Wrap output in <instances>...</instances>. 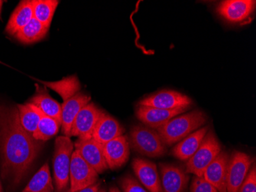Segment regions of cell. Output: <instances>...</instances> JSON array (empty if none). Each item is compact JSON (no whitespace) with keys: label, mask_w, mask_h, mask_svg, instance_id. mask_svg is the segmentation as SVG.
Returning a JSON list of instances; mask_svg holds the SVG:
<instances>
[{"label":"cell","mask_w":256,"mask_h":192,"mask_svg":"<svg viewBox=\"0 0 256 192\" xmlns=\"http://www.w3.org/2000/svg\"><path fill=\"white\" fill-rule=\"evenodd\" d=\"M22 126L17 106L0 105L1 176L10 191L28 174L43 146Z\"/></svg>","instance_id":"6da1fadb"},{"label":"cell","mask_w":256,"mask_h":192,"mask_svg":"<svg viewBox=\"0 0 256 192\" xmlns=\"http://www.w3.org/2000/svg\"><path fill=\"white\" fill-rule=\"evenodd\" d=\"M207 116L202 111L194 110L171 118L156 129L166 146H172L205 125Z\"/></svg>","instance_id":"7a4b0ae2"},{"label":"cell","mask_w":256,"mask_h":192,"mask_svg":"<svg viewBox=\"0 0 256 192\" xmlns=\"http://www.w3.org/2000/svg\"><path fill=\"white\" fill-rule=\"evenodd\" d=\"M74 144L69 137L60 136L56 140L53 168L56 192H70V165Z\"/></svg>","instance_id":"3957f363"},{"label":"cell","mask_w":256,"mask_h":192,"mask_svg":"<svg viewBox=\"0 0 256 192\" xmlns=\"http://www.w3.org/2000/svg\"><path fill=\"white\" fill-rule=\"evenodd\" d=\"M128 141L135 151L149 158L162 157L168 151L156 130L146 125H134Z\"/></svg>","instance_id":"277c9868"},{"label":"cell","mask_w":256,"mask_h":192,"mask_svg":"<svg viewBox=\"0 0 256 192\" xmlns=\"http://www.w3.org/2000/svg\"><path fill=\"white\" fill-rule=\"evenodd\" d=\"M222 151V146L216 135L212 130L208 129L200 145L194 155L186 164V172L202 177L206 168Z\"/></svg>","instance_id":"5b68a950"},{"label":"cell","mask_w":256,"mask_h":192,"mask_svg":"<svg viewBox=\"0 0 256 192\" xmlns=\"http://www.w3.org/2000/svg\"><path fill=\"white\" fill-rule=\"evenodd\" d=\"M104 112L94 102H90L83 107L74 118L69 137H78L80 139L92 138L94 129Z\"/></svg>","instance_id":"8992f818"},{"label":"cell","mask_w":256,"mask_h":192,"mask_svg":"<svg viewBox=\"0 0 256 192\" xmlns=\"http://www.w3.org/2000/svg\"><path fill=\"white\" fill-rule=\"evenodd\" d=\"M98 177L97 171L74 150L72 154L70 165V192L78 191L93 185L98 182Z\"/></svg>","instance_id":"52a82bcc"},{"label":"cell","mask_w":256,"mask_h":192,"mask_svg":"<svg viewBox=\"0 0 256 192\" xmlns=\"http://www.w3.org/2000/svg\"><path fill=\"white\" fill-rule=\"evenodd\" d=\"M252 164L246 153L235 151L230 155L227 172V192H238Z\"/></svg>","instance_id":"ba28073f"},{"label":"cell","mask_w":256,"mask_h":192,"mask_svg":"<svg viewBox=\"0 0 256 192\" xmlns=\"http://www.w3.org/2000/svg\"><path fill=\"white\" fill-rule=\"evenodd\" d=\"M192 99L180 92L174 90H162L142 99L139 105L153 107L156 109H176L190 108Z\"/></svg>","instance_id":"9c48e42d"},{"label":"cell","mask_w":256,"mask_h":192,"mask_svg":"<svg viewBox=\"0 0 256 192\" xmlns=\"http://www.w3.org/2000/svg\"><path fill=\"white\" fill-rule=\"evenodd\" d=\"M74 148L83 159L97 171L98 174H102L108 169L104 154V145L94 138H78L74 142Z\"/></svg>","instance_id":"30bf717a"},{"label":"cell","mask_w":256,"mask_h":192,"mask_svg":"<svg viewBox=\"0 0 256 192\" xmlns=\"http://www.w3.org/2000/svg\"><path fill=\"white\" fill-rule=\"evenodd\" d=\"M256 5L254 0H226L218 4L216 12L226 21L240 23L253 14Z\"/></svg>","instance_id":"8fae6325"},{"label":"cell","mask_w":256,"mask_h":192,"mask_svg":"<svg viewBox=\"0 0 256 192\" xmlns=\"http://www.w3.org/2000/svg\"><path fill=\"white\" fill-rule=\"evenodd\" d=\"M162 192H185L190 177L184 168L168 163H160Z\"/></svg>","instance_id":"7c38bea8"},{"label":"cell","mask_w":256,"mask_h":192,"mask_svg":"<svg viewBox=\"0 0 256 192\" xmlns=\"http://www.w3.org/2000/svg\"><path fill=\"white\" fill-rule=\"evenodd\" d=\"M228 159V153L222 150L208 164L202 175L206 181L215 187L218 192H227Z\"/></svg>","instance_id":"4fadbf2b"},{"label":"cell","mask_w":256,"mask_h":192,"mask_svg":"<svg viewBox=\"0 0 256 192\" xmlns=\"http://www.w3.org/2000/svg\"><path fill=\"white\" fill-rule=\"evenodd\" d=\"M132 168L139 182L150 192H162L158 167L153 161L136 158L132 161Z\"/></svg>","instance_id":"5bb4252c"},{"label":"cell","mask_w":256,"mask_h":192,"mask_svg":"<svg viewBox=\"0 0 256 192\" xmlns=\"http://www.w3.org/2000/svg\"><path fill=\"white\" fill-rule=\"evenodd\" d=\"M189 109H162L139 105L136 110V115L146 126L156 130L171 118L184 113Z\"/></svg>","instance_id":"9a60e30c"},{"label":"cell","mask_w":256,"mask_h":192,"mask_svg":"<svg viewBox=\"0 0 256 192\" xmlns=\"http://www.w3.org/2000/svg\"><path fill=\"white\" fill-rule=\"evenodd\" d=\"M104 154L108 167L112 170L126 164L130 156V145L126 135L118 137L104 145Z\"/></svg>","instance_id":"2e32d148"},{"label":"cell","mask_w":256,"mask_h":192,"mask_svg":"<svg viewBox=\"0 0 256 192\" xmlns=\"http://www.w3.org/2000/svg\"><path fill=\"white\" fill-rule=\"evenodd\" d=\"M90 95L79 92L62 105V131L64 136L69 137L72 125L80 109L90 102ZM70 138V137H69Z\"/></svg>","instance_id":"e0dca14e"},{"label":"cell","mask_w":256,"mask_h":192,"mask_svg":"<svg viewBox=\"0 0 256 192\" xmlns=\"http://www.w3.org/2000/svg\"><path fill=\"white\" fill-rule=\"evenodd\" d=\"M124 131V128L117 119L104 112L99 120L92 138L104 145L108 141L122 136Z\"/></svg>","instance_id":"ac0fdd59"},{"label":"cell","mask_w":256,"mask_h":192,"mask_svg":"<svg viewBox=\"0 0 256 192\" xmlns=\"http://www.w3.org/2000/svg\"><path fill=\"white\" fill-rule=\"evenodd\" d=\"M208 129V126L202 127L186 137L172 148L171 154L181 161L189 160L199 148Z\"/></svg>","instance_id":"d6986e66"},{"label":"cell","mask_w":256,"mask_h":192,"mask_svg":"<svg viewBox=\"0 0 256 192\" xmlns=\"http://www.w3.org/2000/svg\"><path fill=\"white\" fill-rule=\"evenodd\" d=\"M36 86V92L30 99V103L38 108L44 115L51 117L62 124V105L57 101L53 99L46 89Z\"/></svg>","instance_id":"ffe728a7"},{"label":"cell","mask_w":256,"mask_h":192,"mask_svg":"<svg viewBox=\"0 0 256 192\" xmlns=\"http://www.w3.org/2000/svg\"><path fill=\"white\" fill-rule=\"evenodd\" d=\"M33 18L34 16H33L32 0L21 1L12 14L8 24L6 27V32L8 34L15 36Z\"/></svg>","instance_id":"44dd1931"},{"label":"cell","mask_w":256,"mask_h":192,"mask_svg":"<svg viewBox=\"0 0 256 192\" xmlns=\"http://www.w3.org/2000/svg\"><path fill=\"white\" fill-rule=\"evenodd\" d=\"M48 32V29L46 28L36 19L33 18L15 37L22 44H32L43 40Z\"/></svg>","instance_id":"7402d4cb"},{"label":"cell","mask_w":256,"mask_h":192,"mask_svg":"<svg viewBox=\"0 0 256 192\" xmlns=\"http://www.w3.org/2000/svg\"><path fill=\"white\" fill-rule=\"evenodd\" d=\"M42 83L46 87L57 92L64 102L78 93L80 89V82L76 76H68L57 82H43Z\"/></svg>","instance_id":"603a6c76"},{"label":"cell","mask_w":256,"mask_h":192,"mask_svg":"<svg viewBox=\"0 0 256 192\" xmlns=\"http://www.w3.org/2000/svg\"><path fill=\"white\" fill-rule=\"evenodd\" d=\"M54 190L50 167L48 163H46L22 192H54Z\"/></svg>","instance_id":"cb8c5ba5"},{"label":"cell","mask_w":256,"mask_h":192,"mask_svg":"<svg viewBox=\"0 0 256 192\" xmlns=\"http://www.w3.org/2000/svg\"><path fill=\"white\" fill-rule=\"evenodd\" d=\"M17 109L22 126L32 135L38 128L41 111L30 102L17 105Z\"/></svg>","instance_id":"d4e9b609"},{"label":"cell","mask_w":256,"mask_h":192,"mask_svg":"<svg viewBox=\"0 0 256 192\" xmlns=\"http://www.w3.org/2000/svg\"><path fill=\"white\" fill-rule=\"evenodd\" d=\"M58 4V0H32L34 18L50 30Z\"/></svg>","instance_id":"484cf974"},{"label":"cell","mask_w":256,"mask_h":192,"mask_svg":"<svg viewBox=\"0 0 256 192\" xmlns=\"http://www.w3.org/2000/svg\"><path fill=\"white\" fill-rule=\"evenodd\" d=\"M60 126L61 125L56 119L42 112L38 128L33 134V138L37 141H47L57 135Z\"/></svg>","instance_id":"4316f807"},{"label":"cell","mask_w":256,"mask_h":192,"mask_svg":"<svg viewBox=\"0 0 256 192\" xmlns=\"http://www.w3.org/2000/svg\"><path fill=\"white\" fill-rule=\"evenodd\" d=\"M119 183L124 192H148L136 179L130 174L122 177Z\"/></svg>","instance_id":"83f0119b"},{"label":"cell","mask_w":256,"mask_h":192,"mask_svg":"<svg viewBox=\"0 0 256 192\" xmlns=\"http://www.w3.org/2000/svg\"><path fill=\"white\" fill-rule=\"evenodd\" d=\"M190 192H218V190L206 181L204 177L194 175L191 183Z\"/></svg>","instance_id":"f1b7e54d"},{"label":"cell","mask_w":256,"mask_h":192,"mask_svg":"<svg viewBox=\"0 0 256 192\" xmlns=\"http://www.w3.org/2000/svg\"><path fill=\"white\" fill-rule=\"evenodd\" d=\"M238 192H256V164L248 171L245 181H243Z\"/></svg>","instance_id":"f546056e"},{"label":"cell","mask_w":256,"mask_h":192,"mask_svg":"<svg viewBox=\"0 0 256 192\" xmlns=\"http://www.w3.org/2000/svg\"><path fill=\"white\" fill-rule=\"evenodd\" d=\"M100 186V183L98 181L97 183L93 184V185L89 186V187H86V188L82 189V190H79L76 192H99Z\"/></svg>","instance_id":"4dcf8cb0"},{"label":"cell","mask_w":256,"mask_h":192,"mask_svg":"<svg viewBox=\"0 0 256 192\" xmlns=\"http://www.w3.org/2000/svg\"><path fill=\"white\" fill-rule=\"evenodd\" d=\"M109 192H120V190H119L118 187H115V186H112L109 188Z\"/></svg>","instance_id":"1f68e13d"},{"label":"cell","mask_w":256,"mask_h":192,"mask_svg":"<svg viewBox=\"0 0 256 192\" xmlns=\"http://www.w3.org/2000/svg\"><path fill=\"white\" fill-rule=\"evenodd\" d=\"M2 1H0V15H1V10H2Z\"/></svg>","instance_id":"d6a6232c"},{"label":"cell","mask_w":256,"mask_h":192,"mask_svg":"<svg viewBox=\"0 0 256 192\" xmlns=\"http://www.w3.org/2000/svg\"><path fill=\"white\" fill-rule=\"evenodd\" d=\"M99 192H107L106 190V189L102 188V190H99Z\"/></svg>","instance_id":"836d02e7"},{"label":"cell","mask_w":256,"mask_h":192,"mask_svg":"<svg viewBox=\"0 0 256 192\" xmlns=\"http://www.w3.org/2000/svg\"><path fill=\"white\" fill-rule=\"evenodd\" d=\"M0 192H2V185H1V182H0Z\"/></svg>","instance_id":"e575fe53"}]
</instances>
